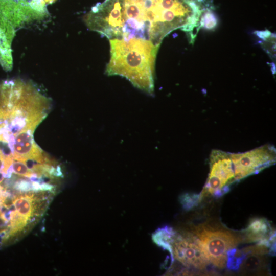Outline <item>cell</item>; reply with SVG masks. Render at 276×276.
<instances>
[{"label": "cell", "instance_id": "1", "mask_svg": "<svg viewBox=\"0 0 276 276\" xmlns=\"http://www.w3.org/2000/svg\"><path fill=\"white\" fill-rule=\"evenodd\" d=\"M51 108V99L32 82L15 79L0 83V124L34 132Z\"/></svg>", "mask_w": 276, "mask_h": 276}, {"label": "cell", "instance_id": "2", "mask_svg": "<svg viewBox=\"0 0 276 276\" xmlns=\"http://www.w3.org/2000/svg\"><path fill=\"white\" fill-rule=\"evenodd\" d=\"M109 41L110 57L106 74L125 77L135 87L153 94L155 60L158 48L141 38L113 39Z\"/></svg>", "mask_w": 276, "mask_h": 276}, {"label": "cell", "instance_id": "3", "mask_svg": "<svg viewBox=\"0 0 276 276\" xmlns=\"http://www.w3.org/2000/svg\"><path fill=\"white\" fill-rule=\"evenodd\" d=\"M190 232L199 240L210 263L219 269L226 266L227 251L241 241L236 234L208 222L194 226Z\"/></svg>", "mask_w": 276, "mask_h": 276}, {"label": "cell", "instance_id": "4", "mask_svg": "<svg viewBox=\"0 0 276 276\" xmlns=\"http://www.w3.org/2000/svg\"><path fill=\"white\" fill-rule=\"evenodd\" d=\"M208 178L201 192L204 195L220 197L227 193L236 182L230 153L219 150L212 151L209 157Z\"/></svg>", "mask_w": 276, "mask_h": 276}, {"label": "cell", "instance_id": "5", "mask_svg": "<svg viewBox=\"0 0 276 276\" xmlns=\"http://www.w3.org/2000/svg\"><path fill=\"white\" fill-rule=\"evenodd\" d=\"M0 14L16 28L40 22L49 16L43 0H0Z\"/></svg>", "mask_w": 276, "mask_h": 276}, {"label": "cell", "instance_id": "6", "mask_svg": "<svg viewBox=\"0 0 276 276\" xmlns=\"http://www.w3.org/2000/svg\"><path fill=\"white\" fill-rule=\"evenodd\" d=\"M236 182L259 173L275 163V147L266 144L242 153H231Z\"/></svg>", "mask_w": 276, "mask_h": 276}, {"label": "cell", "instance_id": "7", "mask_svg": "<svg viewBox=\"0 0 276 276\" xmlns=\"http://www.w3.org/2000/svg\"><path fill=\"white\" fill-rule=\"evenodd\" d=\"M171 258L184 266L203 270L210 264L198 238L191 232H176L171 244Z\"/></svg>", "mask_w": 276, "mask_h": 276}, {"label": "cell", "instance_id": "8", "mask_svg": "<svg viewBox=\"0 0 276 276\" xmlns=\"http://www.w3.org/2000/svg\"><path fill=\"white\" fill-rule=\"evenodd\" d=\"M243 240L249 243L265 246L269 248V254L275 253V231L270 222L264 218L251 219L247 226L242 231Z\"/></svg>", "mask_w": 276, "mask_h": 276}, {"label": "cell", "instance_id": "9", "mask_svg": "<svg viewBox=\"0 0 276 276\" xmlns=\"http://www.w3.org/2000/svg\"><path fill=\"white\" fill-rule=\"evenodd\" d=\"M14 35V27L0 14V63L6 71L13 66L11 43Z\"/></svg>", "mask_w": 276, "mask_h": 276}, {"label": "cell", "instance_id": "10", "mask_svg": "<svg viewBox=\"0 0 276 276\" xmlns=\"http://www.w3.org/2000/svg\"><path fill=\"white\" fill-rule=\"evenodd\" d=\"M246 255L240 266V271L244 273L258 272L266 266L265 255L269 254V248L256 244L243 249Z\"/></svg>", "mask_w": 276, "mask_h": 276}, {"label": "cell", "instance_id": "11", "mask_svg": "<svg viewBox=\"0 0 276 276\" xmlns=\"http://www.w3.org/2000/svg\"><path fill=\"white\" fill-rule=\"evenodd\" d=\"M175 231L172 227L166 226L158 229L154 234V241L164 249L167 250L171 255V243Z\"/></svg>", "mask_w": 276, "mask_h": 276}, {"label": "cell", "instance_id": "12", "mask_svg": "<svg viewBox=\"0 0 276 276\" xmlns=\"http://www.w3.org/2000/svg\"><path fill=\"white\" fill-rule=\"evenodd\" d=\"M246 254L243 249H237L235 248L228 250L227 252L226 266L228 269L238 270L245 258Z\"/></svg>", "mask_w": 276, "mask_h": 276}, {"label": "cell", "instance_id": "13", "mask_svg": "<svg viewBox=\"0 0 276 276\" xmlns=\"http://www.w3.org/2000/svg\"><path fill=\"white\" fill-rule=\"evenodd\" d=\"M203 197L201 193H185L180 197V202L183 208L190 211L198 205Z\"/></svg>", "mask_w": 276, "mask_h": 276}, {"label": "cell", "instance_id": "14", "mask_svg": "<svg viewBox=\"0 0 276 276\" xmlns=\"http://www.w3.org/2000/svg\"><path fill=\"white\" fill-rule=\"evenodd\" d=\"M216 22V18L210 8L205 10L200 18V26L211 29L215 27Z\"/></svg>", "mask_w": 276, "mask_h": 276}, {"label": "cell", "instance_id": "15", "mask_svg": "<svg viewBox=\"0 0 276 276\" xmlns=\"http://www.w3.org/2000/svg\"><path fill=\"white\" fill-rule=\"evenodd\" d=\"M46 5H49L52 4L55 2L56 0H43Z\"/></svg>", "mask_w": 276, "mask_h": 276}]
</instances>
